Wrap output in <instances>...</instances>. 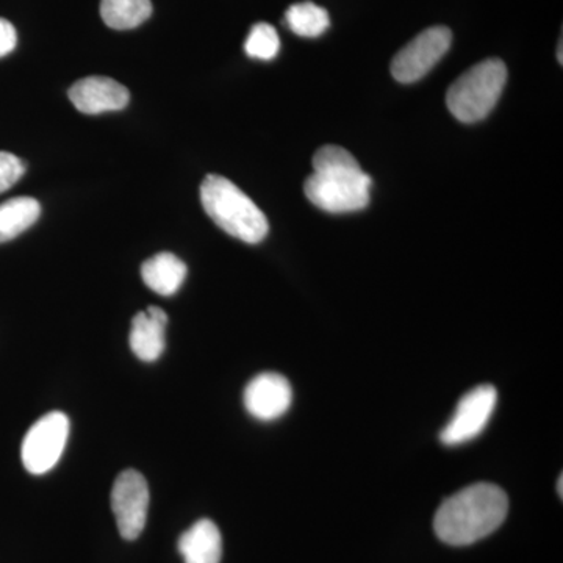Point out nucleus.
<instances>
[{
	"mask_svg": "<svg viewBox=\"0 0 563 563\" xmlns=\"http://www.w3.org/2000/svg\"><path fill=\"white\" fill-rule=\"evenodd\" d=\"M509 498L495 484H474L448 498L437 510L433 529L443 543L466 547L490 536L506 520Z\"/></svg>",
	"mask_w": 563,
	"mask_h": 563,
	"instance_id": "f257e3e1",
	"label": "nucleus"
},
{
	"mask_svg": "<svg viewBox=\"0 0 563 563\" xmlns=\"http://www.w3.org/2000/svg\"><path fill=\"white\" fill-rule=\"evenodd\" d=\"M372 177L354 155L340 146H324L313 157V174L303 184L307 199L329 213H351L369 203Z\"/></svg>",
	"mask_w": 563,
	"mask_h": 563,
	"instance_id": "f03ea898",
	"label": "nucleus"
},
{
	"mask_svg": "<svg viewBox=\"0 0 563 563\" xmlns=\"http://www.w3.org/2000/svg\"><path fill=\"white\" fill-rule=\"evenodd\" d=\"M201 202L214 224L233 239L257 244L268 235L269 224L265 213L225 177L210 174L203 179Z\"/></svg>",
	"mask_w": 563,
	"mask_h": 563,
	"instance_id": "7ed1b4c3",
	"label": "nucleus"
},
{
	"mask_svg": "<svg viewBox=\"0 0 563 563\" xmlns=\"http://www.w3.org/2000/svg\"><path fill=\"white\" fill-rule=\"evenodd\" d=\"M506 81L507 68L499 58L477 63L451 85L448 109L466 124L483 121L501 98Z\"/></svg>",
	"mask_w": 563,
	"mask_h": 563,
	"instance_id": "20e7f679",
	"label": "nucleus"
},
{
	"mask_svg": "<svg viewBox=\"0 0 563 563\" xmlns=\"http://www.w3.org/2000/svg\"><path fill=\"white\" fill-rule=\"evenodd\" d=\"M69 437V418L62 412L44 415L22 442L21 457L29 473L41 476L60 461Z\"/></svg>",
	"mask_w": 563,
	"mask_h": 563,
	"instance_id": "39448f33",
	"label": "nucleus"
},
{
	"mask_svg": "<svg viewBox=\"0 0 563 563\" xmlns=\"http://www.w3.org/2000/svg\"><path fill=\"white\" fill-rule=\"evenodd\" d=\"M453 43V32L443 25L415 36L391 62V76L401 84L422 79L437 65Z\"/></svg>",
	"mask_w": 563,
	"mask_h": 563,
	"instance_id": "423d86ee",
	"label": "nucleus"
},
{
	"mask_svg": "<svg viewBox=\"0 0 563 563\" xmlns=\"http://www.w3.org/2000/svg\"><path fill=\"white\" fill-rule=\"evenodd\" d=\"M150 499V485L143 474L125 470L117 477L111 490V509L122 539H139L144 531Z\"/></svg>",
	"mask_w": 563,
	"mask_h": 563,
	"instance_id": "0eeeda50",
	"label": "nucleus"
},
{
	"mask_svg": "<svg viewBox=\"0 0 563 563\" xmlns=\"http://www.w3.org/2000/svg\"><path fill=\"white\" fill-rule=\"evenodd\" d=\"M498 393L492 385H479L466 393L455 407V412L444 426L440 440L446 446H459L476 439L484 431L495 412Z\"/></svg>",
	"mask_w": 563,
	"mask_h": 563,
	"instance_id": "6e6552de",
	"label": "nucleus"
},
{
	"mask_svg": "<svg viewBox=\"0 0 563 563\" xmlns=\"http://www.w3.org/2000/svg\"><path fill=\"white\" fill-rule=\"evenodd\" d=\"M244 407L261 421H273L288 412L292 401L291 385L282 374L262 373L244 388Z\"/></svg>",
	"mask_w": 563,
	"mask_h": 563,
	"instance_id": "1a4fd4ad",
	"label": "nucleus"
},
{
	"mask_svg": "<svg viewBox=\"0 0 563 563\" xmlns=\"http://www.w3.org/2000/svg\"><path fill=\"white\" fill-rule=\"evenodd\" d=\"M69 99L81 113L101 114L125 109L131 101V92L120 81L92 76L76 81L70 87Z\"/></svg>",
	"mask_w": 563,
	"mask_h": 563,
	"instance_id": "9d476101",
	"label": "nucleus"
},
{
	"mask_svg": "<svg viewBox=\"0 0 563 563\" xmlns=\"http://www.w3.org/2000/svg\"><path fill=\"white\" fill-rule=\"evenodd\" d=\"M166 324L168 314L161 307H150L135 314L132 321L131 347L133 354L143 362H155L161 358L166 346Z\"/></svg>",
	"mask_w": 563,
	"mask_h": 563,
	"instance_id": "9b49d317",
	"label": "nucleus"
},
{
	"mask_svg": "<svg viewBox=\"0 0 563 563\" xmlns=\"http://www.w3.org/2000/svg\"><path fill=\"white\" fill-rule=\"evenodd\" d=\"M177 548L185 563H220L222 558L220 529L213 521L203 518L181 533Z\"/></svg>",
	"mask_w": 563,
	"mask_h": 563,
	"instance_id": "f8f14e48",
	"label": "nucleus"
},
{
	"mask_svg": "<svg viewBox=\"0 0 563 563\" xmlns=\"http://www.w3.org/2000/svg\"><path fill=\"white\" fill-rule=\"evenodd\" d=\"M141 277L157 295L173 296L179 291L187 277V266L176 255L162 252L143 263Z\"/></svg>",
	"mask_w": 563,
	"mask_h": 563,
	"instance_id": "ddd939ff",
	"label": "nucleus"
},
{
	"mask_svg": "<svg viewBox=\"0 0 563 563\" xmlns=\"http://www.w3.org/2000/svg\"><path fill=\"white\" fill-rule=\"evenodd\" d=\"M40 214V202L25 196L0 203V244L10 242L31 229Z\"/></svg>",
	"mask_w": 563,
	"mask_h": 563,
	"instance_id": "4468645a",
	"label": "nucleus"
},
{
	"mask_svg": "<svg viewBox=\"0 0 563 563\" xmlns=\"http://www.w3.org/2000/svg\"><path fill=\"white\" fill-rule=\"evenodd\" d=\"M151 0H102L101 16L114 31H131L150 20Z\"/></svg>",
	"mask_w": 563,
	"mask_h": 563,
	"instance_id": "2eb2a0df",
	"label": "nucleus"
},
{
	"mask_svg": "<svg viewBox=\"0 0 563 563\" xmlns=\"http://www.w3.org/2000/svg\"><path fill=\"white\" fill-rule=\"evenodd\" d=\"M285 21L291 32L303 38H317L331 25L328 11L313 2L295 3L285 13Z\"/></svg>",
	"mask_w": 563,
	"mask_h": 563,
	"instance_id": "dca6fc26",
	"label": "nucleus"
},
{
	"mask_svg": "<svg viewBox=\"0 0 563 563\" xmlns=\"http://www.w3.org/2000/svg\"><path fill=\"white\" fill-rule=\"evenodd\" d=\"M244 51L247 57L257 58V60L269 62L276 58L280 51V40L276 29L266 22L255 24L244 43Z\"/></svg>",
	"mask_w": 563,
	"mask_h": 563,
	"instance_id": "f3484780",
	"label": "nucleus"
},
{
	"mask_svg": "<svg viewBox=\"0 0 563 563\" xmlns=\"http://www.w3.org/2000/svg\"><path fill=\"white\" fill-rule=\"evenodd\" d=\"M25 165L16 155L0 152V195L10 190L24 176Z\"/></svg>",
	"mask_w": 563,
	"mask_h": 563,
	"instance_id": "a211bd4d",
	"label": "nucleus"
},
{
	"mask_svg": "<svg viewBox=\"0 0 563 563\" xmlns=\"http://www.w3.org/2000/svg\"><path fill=\"white\" fill-rule=\"evenodd\" d=\"M18 33L10 21L0 18V58L7 57L16 47Z\"/></svg>",
	"mask_w": 563,
	"mask_h": 563,
	"instance_id": "6ab92c4d",
	"label": "nucleus"
},
{
	"mask_svg": "<svg viewBox=\"0 0 563 563\" xmlns=\"http://www.w3.org/2000/svg\"><path fill=\"white\" fill-rule=\"evenodd\" d=\"M562 483H563V477H559V495H561V498L563 496V492H562Z\"/></svg>",
	"mask_w": 563,
	"mask_h": 563,
	"instance_id": "aec40b11",
	"label": "nucleus"
},
{
	"mask_svg": "<svg viewBox=\"0 0 563 563\" xmlns=\"http://www.w3.org/2000/svg\"><path fill=\"white\" fill-rule=\"evenodd\" d=\"M559 62L562 63V41L559 43Z\"/></svg>",
	"mask_w": 563,
	"mask_h": 563,
	"instance_id": "412c9836",
	"label": "nucleus"
}]
</instances>
